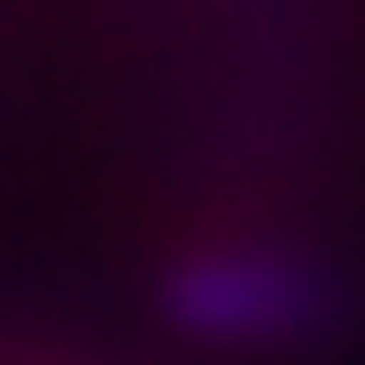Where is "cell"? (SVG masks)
<instances>
[{
  "label": "cell",
  "mask_w": 365,
  "mask_h": 365,
  "mask_svg": "<svg viewBox=\"0 0 365 365\" xmlns=\"http://www.w3.org/2000/svg\"><path fill=\"white\" fill-rule=\"evenodd\" d=\"M155 309L170 333L211 349H300L341 333V284L325 260L260 235H211L170 252L155 276Z\"/></svg>",
  "instance_id": "obj_1"
}]
</instances>
